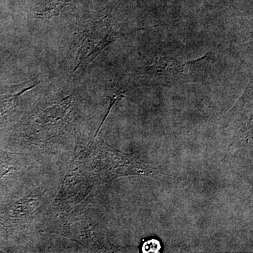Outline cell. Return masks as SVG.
I'll list each match as a JSON object with an SVG mask.
<instances>
[{
    "label": "cell",
    "mask_w": 253,
    "mask_h": 253,
    "mask_svg": "<svg viewBox=\"0 0 253 253\" xmlns=\"http://www.w3.org/2000/svg\"><path fill=\"white\" fill-rule=\"evenodd\" d=\"M213 64L212 52L192 61H181L159 56L150 66L138 68L136 78L151 86H172L202 83L207 80Z\"/></svg>",
    "instance_id": "1"
},
{
    "label": "cell",
    "mask_w": 253,
    "mask_h": 253,
    "mask_svg": "<svg viewBox=\"0 0 253 253\" xmlns=\"http://www.w3.org/2000/svg\"><path fill=\"white\" fill-rule=\"evenodd\" d=\"M158 26H160L141 28L129 33H123L116 31L113 28L112 23L110 20L109 14L101 15L88 20L82 32L74 71L84 69L87 67L108 46L119 38L133 34L141 30Z\"/></svg>",
    "instance_id": "2"
},
{
    "label": "cell",
    "mask_w": 253,
    "mask_h": 253,
    "mask_svg": "<svg viewBox=\"0 0 253 253\" xmlns=\"http://www.w3.org/2000/svg\"><path fill=\"white\" fill-rule=\"evenodd\" d=\"M73 0H51L36 10V16L42 20H49L61 14L62 10Z\"/></svg>",
    "instance_id": "3"
}]
</instances>
